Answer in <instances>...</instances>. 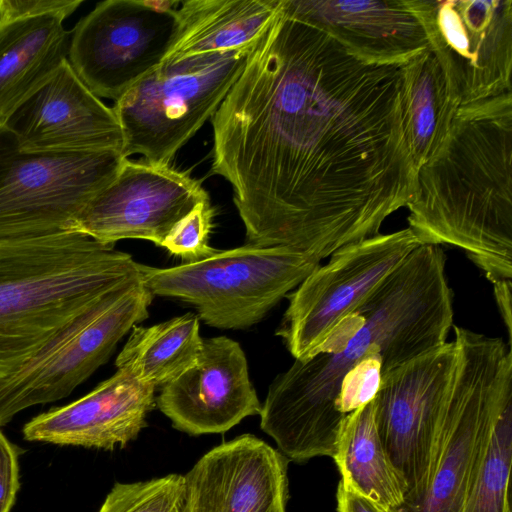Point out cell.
I'll return each instance as SVG.
<instances>
[{"instance_id": "30", "label": "cell", "mask_w": 512, "mask_h": 512, "mask_svg": "<svg viewBox=\"0 0 512 512\" xmlns=\"http://www.w3.org/2000/svg\"><path fill=\"white\" fill-rule=\"evenodd\" d=\"M19 449L0 431V512H10L20 487Z\"/></svg>"}, {"instance_id": "27", "label": "cell", "mask_w": 512, "mask_h": 512, "mask_svg": "<svg viewBox=\"0 0 512 512\" xmlns=\"http://www.w3.org/2000/svg\"><path fill=\"white\" fill-rule=\"evenodd\" d=\"M213 217L210 199L199 202L171 228L161 247L181 258L184 263L210 257L217 252L208 245Z\"/></svg>"}, {"instance_id": "23", "label": "cell", "mask_w": 512, "mask_h": 512, "mask_svg": "<svg viewBox=\"0 0 512 512\" xmlns=\"http://www.w3.org/2000/svg\"><path fill=\"white\" fill-rule=\"evenodd\" d=\"M199 317L186 313L149 326H133L115 365L138 382L162 387L192 368L202 351Z\"/></svg>"}, {"instance_id": "13", "label": "cell", "mask_w": 512, "mask_h": 512, "mask_svg": "<svg viewBox=\"0 0 512 512\" xmlns=\"http://www.w3.org/2000/svg\"><path fill=\"white\" fill-rule=\"evenodd\" d=\"M456 353L454 341H447L388 371L372 400L380 440L406 487L403 502L413 501L423 490Z\"/></svg>"}, {"instance_id": "20", "label": "cell", "mask_w": 512, "mask_h": 512, "mask_svg": "<svg viewBox=\"0 0 512 512\" xmlns=\"http://www.w3.org/2000/svg\"><path fill=\"white\" fill-rule=\"evenodd\" d=\"M65 19L50 14L0 22V124L67 60Z\"/></svg>"}, {"instance_id": "4", "label": "cell", "mask_w": 512, "mask_h": 512, "mask_svg": "<svg viewBox=\"0 0 512 512\" xmlns=\"http://www.w3.org/2000/svg\"><path fill=\"white\" fill-rule=\"evenodd\" d=\"M138 262L78 232L0 239V380L110 292Z\"/></svg>"}, {"instance_id": "22", "label": "cell", "mask_w": 512, "mask_h": 512, "mask_svg": "<svg viewBox=\"0 0 512 512\" xmlns=\"http://www.w3.org/2000/svg\"><path fill=\"white\" fill-rule=\"evenodd\" d=\"M333 459L340 481L384 512H393L403 503L406 487L380 440L373 401L346 415Z\"/></svg>"}, {"instance_id": "21", "label": "cell", "mask_w": 512, "mask_h": 512, "mask_svg": "<svg viewBox=\"0 0 512 512\" xmlns=\"http://www.w3.org/2000/svg\"><path fill=\"white\" fill-rule=\"evenodd\" d=\"M280 0H187L177 8L178 27L163 62L231 51L258 40Z\"/></svg>"}, {"instance_id": "3", "label": "cell", "mask_w": 512, "mask_h": 512, "mask_svg": "<svg viewBox=\"0 0 512 512\" xmlns=\"http://www.w3.org/2000/svg\"><path fill=\"white\" fill-rule=\"evenodd\" d=\"M407 218L421 245L461 249L491 282L512 278V92L457 109L417 169Z\"/></svg>"}, {"instance_id": "14", "label": "cell", "mask_w": 512, "mask_h": 512, "mask_svg": "<svg viewBox=\"0 0 512 512\" xmlns=\"http://www.w3.org/2000/svg\"><path fill=\"white\" fill-rule=\"evenodd\" d=\"M208 199L201 181L189 172L127 158L86 204L72 231L107 245L144 239L161 246L171 228Z\"/></svg>"}, {"instance_id": "25", "label": "cell", "mask_w": 512, "mask_h": 512, "mask_svg": "<svg viewBox=\"0 0 512 512\" xmlns=\"http://www.w3.org/2000/svg\"><path fill=\"white\" fill-rule=\"evenodd\" d=\"M512 463V394L496 415L479 460L463 512H510Z\"/></svg>"}, {"instance_id": "7", "label": "cell", "mask_w": 512, "mask_h": 512, "mask_svg": "<svg viewBox=\"0 0 512 512\" xmlns=\"http://www.w3.org/2000/svg\"><path fill=\"white\" fill-rule=\"evenodd\" d=\"M319 265L288 248L245 244L168 268L139 264V271L153 296L192 304L208 326L240 330L260 322Z\"/></svg>"}, {"instance_id": "5", "label": "cell", "mask_w": 512, "mask_h": 512, "mask_svg": "<svg viewBox=\"0 0 512 512\" xmlns=\"http://www.w3.org/2000/svg\"><path fill=\"white\" fill-rule=\"evenodd\" d=\"M454 333L456 364L423 490L393 512H463L493 422L512 394L511 346L463 327Z\"/></svg>"}, {"instance_id": "8", "label": "cell", "mask_w": 512, "mask_h": 512, "mask_svg": "<svg viewBox=\"0 0 512 512\" xmlns=\"http://www.w3.org/2000/svg\"><path fill=\"white\" fill-rule=\"evenodd\" d=\"M125 159L117 150H23L0 124V239L72 231L83 208Z\"/></svg>"}, {"instance_id": "9", "label": "cell", "mask_w": 512, "mask_h": 512, "mask_svg": "<svg viewBox=\"0 0 512 512\" xmlns=\"http://www.w3.org/2000/svg\"><path fill=\"white\" fill-rule=\"evenodd\" d=\"M153 295L138 280L110 292L0 380V426L29 407L67 397L103 365L133 326L149 316Z\"/></svg>"}, {"instance_id": "19", "label": "cell", "mask_w": 512, "mask_h": 512, "mask_svg": "<svg viewBox=\"0 0 512 512\" xmlns=\"http://www.w3.org/2000/svg\"><path fill=\"white\" fill-rule=\"evenodd\" d=\"M155 388L117 371L83 397L32 418L28 441L113 450L135 440L155 406Z\"/></svg>"}, {"instance_id": "15", "label": "cell", "mask_w": 512, "mask_h": 512, "mask_svg": "<svg viewBox=\"0 0 512 512\" xmlns=\"http://www.w3.org/2000/svg\"><path fill=\"white\" fill-rule=\"evenodd\" d=\"M27 151L123 150L124 137L112 107L76 75L68 60L2 123Z\"/></svg>"}, {"instance_id": "29", "label": "cell", "mask_w": 512, "mask_h": 512, "mask_svg": "<svg viewBox=\"0 0 512 512\" xmlns=\"http://www.w3.org/2000/svg\"><path fill=\"white\" fill-rule=\"evenodd\" d=\"M83 0H0V22L57 14L69 17Z\"/></svg>"}, {"instance_id": "2", "label": "cell", "mask_w": 512, "mask_h": 512, "mask_svg": "<svg viewBox=\"0 0 512 512\" xmlns=\"http://www.w3.org/2000/svg\"><path fill=\"white\" fill-rule=\"evenodd\" d=\"M439 245H419L315 353L278 374L261 406L260 426L295 462L333 458L346 415L336 406L340 383L372 354L382 375L447 342L453 326V292Z\"/></svg>"}, {"instance_id": "28", "label": "cell", "mask_w": 512, "mask_h": 512, "mask_svg": "<svg viewBox=\"0 0 512 512\" xmlns=\"http://www.w3.org/2000/svg\"><path fill=\"white\" fill-rule=\"evenodd\" d=\"M384 359L372 354L357 362L344 375L336 401L340 413L347 415L376 396L382 378Z\"/></svg>"}, {"instance_id": "18", "label": "cell", "mask_w": 512, "mask_h": 512, "mask_svg": "<svg viewBox=\"0 0 512 512\" xmlns=\"http://www.w3.org/2000/svg\"><path fill=\"white\" fill-rule=\"evenodd\" d=\"M281 8L369 64L403 65L429 49L415 0H281Z\"/></svg>"}, {"instance_id": "32", "label": "cell", "mask_w": 512, "mask_h": 512, "mask_svg": "<svg viewBox=\"0 0 512 512\" xmlns=\"http://www.w3.org/2000/svg\"><path fill=\"white\" fill-rule=\"evenodd\" d=\"M494 297L508 334V344L512 340V282L500 280L492 283Z\"/></svg>"}, {"instance_id": "10", "label": "cell", "mask_w": 512, "mask_h": 512, "mask_svg": "<svg viewBox=\"0 0 512 512\" xmlns=\"http://www.w3.org/2000/svg\"><path fill=\"white\" fill-rule=\"evenodd\" d=\"M421 243L410 228L349 244L319 265L286 297L276 330L295 360L311 357L332 329L352 313Z\"/></svg>"}, {"instance_id": "1", "label": "cell", "mask_w": 512, "mask_h": 512, "mask_svg": "<svg viewBox=\"0 0 512 512\" xmlns=\"http://www.w3.org/2000/svg\"><path fill=\"white\" fill-rule=\"evenodd\" d=\"M403 82L402 65L357 59L280 0L212 116V172L232 186L246 244L321 262L407 207Z\"/></svg>"}, {"instance_id": "31", "label": "cell", "mask_w": 512, "mask_h": 512, "mask_svg": "<svg viewBox=\"0 0 512 512\" xmlns=\"http://www.w3.org/2000/svg\"><path fill=\"white\" fill-rule=\"evenodd\" d=\"M336 499L338 512H384L373 501L350 489L341 481L338 485Z\"/></svg>"}, {"instance_id": "6", "label": "cell", "mask_w": 512, "mask_h": 512, "mask_svg": "<svg viewBox=\"0 0 512 512\" xmlns=\"http://www.w3.org/2000/svg\"><path fill=\"white\" fill-rule=\"evenodd\" d=\"M256 42L162 62L135 83L112 107L123 132V155L141 154L150 164L170 166L177 151L217 111Z\"/></svg>"}, {"instance_id": "16", "label": "cell", "mask_w": 512, "mask_h": 512, "mask_svg": "<svg viewBox=\"0 0 512 512\" xmlns=\"http://www.w3.org/2000/svg\"><path fill=\"white\" fill-rule=\"evenodd\" d=\"M175 429L190 435L223 433L261 406L240 344L226 336L203 339L197 363L162 386L155 399Z\"/></svg>"}, {"instance_id": "12", "label": "cell", "mask_w": 512, "mask_h": 512, "mask_svg": "<svg viewBox=\"0 0 512 512\" xmlns=\"http://www.w3.org/2000/svg\"><path fill=\"white\" fill-rule=\"evenodd\" d=\"M176 11L144 0L102 1L71 31L67 60L93 94L116 101L161 65L177 32Z\"/></svg>"}, {"instance_id": "11", "label": "cell", "mask_w": 512, "mask_h": 512, "mask_svg": "<svg viewBox=\"0 0 512 512\" xmlns=\"http://www.w3.org/2000/svg\"><path fill=\"white\" fill-rule=\"evenodd\" d=\"M415 7L456 107L511 91L512 0H415Z\"/></svg>"}, {"instance_id": "26", "label": "cell", "mask_w": 512, "mask_h": 512, "mask_svg": "<svg viewBox=\"0 0 512 512\" xmlns=\"http://www.w3.org/2000/svg\"><path fill=\"white\" fill-rule=\"evenodd\" d=\"M98 512H186V482L179 474L116 482Z\"/></svg>"}, {"instance_id": "17", "label": "cell", "mask_w": 512, "mask_h": 512, "mask_svg": "<svg viewBox=\"0 0 512 512\" xmlns=\"http://www.w3.org/2000/svg\"><path fill=\"white\" fill-rule=\"evenodd\" d=\"M288 459L252 434L203 455L184 475L186 512H286Z\"/></svg>"}, {"instance_id": "24", "label": "cell", "mask_w": 512, "mask_h": 512, "mask_svg": "<svg viewBox=\"0 0 512 512\" xmlns=\"http://www.w3.org/2000/svg\"><path fill=\"white\" fill-rule=\"evenodd\" d=\"M402 67L404 131L417 170L443 144L458 107L453 104L444 73L429 49Z\"/></svg>"}]
</instances>
